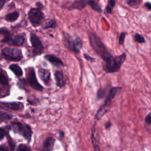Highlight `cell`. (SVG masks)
Returning a JSON list of instances; mask_svg holds the SVG:
<instances>
[{
    "mask_svg": "<svg viewBox=\"0 0 151 151\" xmlns=\"http://www.w3.org/2000/svg\"><path fill=\"white\" fill-rule=\"evenodd\" d=\"M88 38L91 47L104 62L113 57L111 54L108 52L104 45L97 35L94 34H89Z\"/></svg>",
    "mask_w": 151,
    "mask_h": 151,
    "instance_id": "cell-1",
    "label": "cell"
},
{
    "mask_svg": "<svg viewBox=\"0 0 151 151\" xmlns=\"http://www.w3.org/2000/svg\"><path fill=\"white\" fill-rule=\"evenodd\" d=\"M126 58V55L124 53L116 57H112L105 61L104 70L110 73L118 71L125 61Z\"/></svg>",
    "mask_w": 151,
    "mask_h": 151,
    "instance_id": "cell-2",
    "label": "cell"
},
{
    "mask_svg": "<svg viewBox=\"0 0 151 151\" xmlns=\"http://www.w3.org/2000/svg\"><path fill=\"white\" fill-rule=\"evenodd\" d=\"M3 56L8 60L18 61L22 58V53L20 50L6 47L3 48L2 51Z\"/></svg>",
    "mask_w": 151,
    "mask_h": 151,
    "instance_id": "cell-3",
    "label": "cell"
},
{
    "mask_svg": "<svg viewBox=\"0 0 151 151\" xmlns=\"http://www.w3.org/2000/svg\"><path fill=\"white\" fill-rule=\"evenodd\" d=\"M12 129L24 137L27 140H29L32 135V132L29 127L21 123H14L12 124Z\"/></svg>",
    "mask_w": 151,
    "mask_h": 151,
    "instance_id": "cell-4",
    "label": "cell"
},
{
    "mask_svg": "<svg viewBox=\"0 0 151 151\" xmlns=\"http://www.w3.org/2000/svg\"><path fill=\"white\" fill-rule=\"evenodd\" d=\"M28 18L31 23L35 27L40 25L44 18V15L39 8H32L28 13Z\"/></svg>",
    "mask_w": 151,
    "mask_h": 151,
    "instance_id": "cell-5",
    "label": "cell"
},
{
    "mask_svg": "<svg viewBox=\"0 0 151 151\" xmlns=\"http://www.w3.org/2000/svg\"><path fill=\"white\" fill-rule=\"evenodd\" d=\"M27 79L29 85L31 86L32 88H33L36 90H39V91L42 90L43 89L42 87L39 84V83L37 80L35 71L34 68H29L28 71L27 73Z\"/></svg>",
    "mask_w": 151,
    "mask_h": 151,
    "instance_id": "cell-6",
    "label": "cell"
},
{
    "mask_svg": "<svg viewBox=\"0 0 151 151\" xmlns=\"http://www.w3.org/2000/svg\"><path fill=\"white\" fill-rule=\"evenodd\" d=\"M30 40L32 46L34 48V53L36 55L41 54L44 49V47L39 38L35 34H33L31 35Z\"/></svg>",
    "mask_w": 151,
    "mask_h": 151,
    "instance_id": "cell-7",
    "label": "cell"
},
{
    "mask_svg": "<svg viewBox=\"0 0 151 151\" xmlns=\"http://www.w3.org/2000/svg\"><path fill=\"white\" fill-rule=\"evenodd\" d=\"M121 89L122 88L120 87H114L110 88L109 92L106 96V99L104 103L110 105L111 101L120 93Z\"/></svg>",
    "mask_w": 151,
    "mask_h": 151,
    "instance_id": "cell-8",
    "label": "cell"
},
{
    "mask_svg": "<svg viewBox=\"0 0 151 151\" xmlns=\"http://www.w3.org/2000/svg\"><path fill=\"white\" fill-rule=\"evenodd\" d=\"M45 58L47 60H48L49 62H50L53 65L58 68H60L63 65V63L62 61L54 55L47 54L45 55Z\"/></svg>",
    "mask_w": 151,
    "mask_h": 151,
    "instance_id": "cell-9",
    "label": "cell"
},
{
    "mask_svg": "<svg viewBox=\"0 0 151 151\" xmlns=\"http://www.w3.org/2000/svg\"><path fill=\"white\" fill-rule=\"evenodd\" d=\"M56 84L59 87H63L65 85V79L62 71H57L54 73Z\"/></svg>",
    "mask_w": 151,
    "mask_h": 151,
    "instance_id": "cell-10",
    "label": "cell"
},
{
    "mask_svg": "<svg viewBox=\"0 0 151 151\" xmlns=\"http://www.w3.org/2000/svg\"><path fill=\"white\" fill-rule=\"evenodd\" d=\"M38 74L40 77L44 82V83L47 84L49 82L51 76L49 70L44 68H40L38 70Z\"/></svg>",
    "mask_w": 151,
    "mask_h": 151,
    "instance_id": "cell-11",
    "label": "cell"
},
{
    "mask_svg": "<svg viewBox=\"0 0 151 151\" xmlns=\"http://www.w3.org/2000/svg\"><path fill=\"white\" fill-rule=\"evenodd\" d=\"M82 47V41L80 37H77L72 42L71 48L72 50L76 54H78Z\"/></svg>",
    "mask_w": 151,
    "mask_h": 151,
    "instance_id": "cell-12",
    "label": "cell"
},
{
    "mask_svg": "<svg viewBox=\"0 0 151 151\" xmlns=\"http://www.w3.org/2000/svg\"><path fill=\"white\" fill-rule=\"evenodd\" d=\"M54 145V139L52 137H48L45 140L43 147L40 151H52Z\"/></svg>",
    "mask_w": 151,
    "mask_h": 151,
    "instance_id": "cell-13",
    "label": "cell"
},
{
    "mask_svg": "<svg viewBox=\"0 0 151 151\" xmlns=\"http://www.w3.org/2000/svg\"><path fill=\"white\" fill-rule=\"evenodd\" d=\"M2 104L4 107L14 110H18L22 108H23V105L21 103L19 102H11V103H2Z\"/></svg>",
    "mask_w": 151,
    "mask_h": 151,
    "instance_id": "cell-14",
    "label": "cell"
},
{
    "mask_svg": "<svg viewBox=\"0 0 151 151\" xmlns=\"http://www.w3.org/2000/svg\"><path fill=\"white\" fill-rule=\"evenodd\" d=\"M88 0H78L73 2L71 7L73 9H82L88 5Z\"/></svg>",
    "mask_w": 151,
    "mask_h": 151,
    "instance_id": "cell-15",
    "label": "cell"
},
{
    "mask_svg": "<svg viewBox=\"0 0 151 151\" xmlns=\"http://www.w3.org/2000/svg\"><path fill=\"white\" fill-rule=\"evenodd\" d=\"M109 106V105H107L105 103H104L103 105H101L96 113V119L97 120H100L101 118H102V117L105 114V113L107 111Z\"/></svg>",
    "mask_w": 151,
    "mask_h": 151,
    "instance_id": "cell-16",
    "label": "cell"
},
{
    "mask_svg": "<svg viewBox=\"0 0 151 151\" xmlns=\"http://www.w3.org/2000/svg\"><path fill=\"white\" fill-rule=\"evenodd\" d=\"M9 42H11L14 45L21 46L24 42V38L22 35H17L11 39Z\"/></svg>",
    "mask_w": 151,
    "mask_h": 151,
    "instance_id": "cell-17",
    "label": "cell"
},
{
    "mask_svg": "<svg viewBox=\"0 0 151 151\" xmlns=\"http://www.w3.org/2000/svg\"><path fill=\"white\" fill-rule=\"evenodd\" d=\"M95 125L96 124H94V125L93 127L92 130H91V142H92V144L93 145L94 147V151H100V148L98 146L97 144V140L95 137L94 134H95V132H96V128H95Z\"/></svg>",
    "mask_w": 151,
    "mask_h": 151,
    "instance_id": "cell-18",
    "label": "cell"
},
{
    "mask_svg": "<svg viewBox=\"0 0 151 151\" xmlns=\"http://www.w3.org/2000/svg\"><path fill=\"white\" fill-rule=\"evenodd\" d=\"M9 69L16 75L18 76H21L22 75V71L21 67L17 64H11L9 65Z\"/></svg>",
    "mask_w": 151,
    "mask_h": 151,
    "instance_id": "cell-19",
    "label": "cell"
},
{
    "mask_svg": "<svg viewBox=\"0 0 151 151\" xmlns=\"http://www.w3.org/2000/svg\"><path fill=\"white\" fill-rule=\"evenodd\" d=\"M88 5L91 6V8L95 11L98 12H101L102 11L100 5L95 0H88Z\"/></svg>",
    "mask_w": 151,
    "mask_h": 151,
    "instance_id": "cell-20",
    "label": "cell"
},
{
    "mask_svg": "<svg viewBox=\"0 0 151 151\" xmlns=\"http://www.w3.org/2000/svg\"><path fill=\"white\" fill-rule=\"evenodd\" d=\"M19 17V13L17 11L9 13L5 16V19L9 22H12L15 21Z\"/></svg>",
    "mask_w": 151,
    "mask_h": 151,
    "instance_id": "cell-21",
    "label": "cell"
},
{
    "mask_svg": "<svg viewBox=\"0 0 151 151\" xmlns=\"http://www.w3.org/2000/svg\"><path fill=\"white\" fill-rule=\"evenodd\" d=\"M56 27V22L52 19L46 21L42 26L43 29H47L50 28H54Z\"/></svg>",
    "mask_w": 151,
    "mask_h": 151,
    "instance_id": "cell-22",
    "label": "cell"
},
{
    "mask_svg": "<svg viewBox=\"0 0 151 151\" xmlns=\"http://www.w3.org/2000/svg\"><path fill=\"white\" fill-rule=\"evenodd\" d=\"M115 4H116L115 0H109L106 6V10L108 14H110L113 8L115 6Z\"/></svg>",
    "mask_w": 151,
    "mask_h": 151,
    "instance_id": "cell-23",
    "label": "cell"
},
{
    "mask_svg": "<svg viewBox=\"0 0 151 151\" xmlns=\"http://www.w3.org/2000/svg\"><path fill=\"white\" fill-rule=\"evenodd\" d=\"M126 2L129 6L134 8L137 7L140 5L141 0H126Z\"/></svg>",
    "mask_w": 151,
    "mask_h": 151,
    "instance_id": "cell-24",
    "label": "cell"
},
{
    "mask_svg": "<svg viewBox=\"0 0 151 151\" xmlns=\"http://www.w3.org/2000/svg\"><path fill=\"white\" fill-rule=\"evenodd\" d=\"M0 83L2 85H7L8 83L6 77L1 71H0Z\"/></svg>",
    "mask_w": 151,
    "mask_h": 151,
    "instance_id": "cell-25",
    "label": "cell"
},
{
    "mask_svg": "<svg viewBox=\"0 0 151 151\" xmlns=\"http://www.w3.org/2000/svg\"><path fill=\"white\" fill-rule=\"evenodd\" d=\"M11 119V116L8 114L4 113L3 111H0V123L4 121L7 120L8 119Z\"/></svg>",
    "mask_w": 151,
    "mask_h": 151,
    "instance_id": "cell-26",
    "label": "cell"
},
{
    "mask_svg": "<svg viewBox=\"0 0 151 151\" xmlns=\"http://www.w3.org/2000/svg\"><path fill=\"white\" fill-rule=\"evenodd\" d=\"M17 151H31V148L26 145L21 144L19 145Z\"/></svg>",
    "mask_w": 151,
    "mask_h": 151,
    "instance_id": "cell-27",
    "label": "cell"
},
{
    "mask_svg": "<svg viewBox=\"0 0 151 151\" xmlns=\"http://www.w3.org/2000/svg\"><path fill=\"white\" fill-rule=\"evenodd\" d=\"M134 40L139 43H143L145 41L144 37L139 34H136L134 36Z\"/></svg>",
    "mask_w": 151,
    "mask_h": 151,
    "instance_id": "cell-28",
    "label": "cell"
},
{
    "mask_svg": "<svg viewBox=\"0 0 151 151\" xmlns=\"http://www.w3.org/2000/svg\"><path fill=\"white\" fill-rule=\"evenodd\" d=\"M106 88L100 89L97 92V98L99 99L104 97V96L106 95Z\"/></svg>",
    "mask_w": 151,
    "mask_h": 151,
    "instance_id": "cell-29",
    "label": "cell"
},
{
    "mask_svg": "<svg viewBox=\"0 0 151 151\" xmlns=\"http://www.w3.org/2000/svg\"><path fill=\"white\" fill-rule=\"evenodd\" d=\"M125 37H126V32H122L120 34V35L119 36V43L120 45L123 44Z\"/></svg>",
    "mask_w": 151,
    "mask_h": 151,
    "instance_id": "cell-30",
    "label": "cell"
},
{
    "mask_svg": "<svg viewBox=\"0 0 151 151\" xmlns=\"http://www.w3.org/2000/svg\"><path fill=\"white\" fill-rule=\"evenodd\" d=\"M145 122L151 125V112L149 113L145 117Z\"/></svg>",
    "mask_w": 151,
    "mask_h": 151,
    "instance_id": "cell-31",
    "label": "cell"
},
{
    "mask_svg": "<svg viewBox=\"0 0 151 151\" xmlns=\"http://www.w3.org/2000/svg\"><path fill=\"white\" fill-rule=\"evenodd\" d=\"M9 145L11 146V149L12 151H14V149L15 148V143L13 142V141L11 139H10V140H9Z\"/></svg>",
    "mask_w": 151,
    "mask_h": 151,
    "instance_id": "cell-32",
    "label": "cell"
},
{
    "mask_svg": "<svg viewBox=\"0 0 151 151\" xmlns=\"http://www.w3.org/2000/svg\"><path fill=\"white\" fill-rule=\"evenodd\" d=\"M7 94H8V92L6 91V90H0V97L5 96Z\"/></svg>",
    "mask_w": 151,
    "mask_h": 151,
    "instance_id": "cell-33",
    "label": "cell"
},
{
    "mask_svg": "<svg viewBox=\"0 0 151 151\" xmlns=\"http://www.w3.org/2000/svg\"><path fill=\"white\" fill-rule=\"evenodd\" d=\"M4 136H5V131L2 129L0 128V140H2L4 138Z\"/></svg>",
    "mask_w": 151,
    "mask_h": 151,
    "instance_id": "cell-34",
    "label": "cell"
},
{
    "mask_svg": "<svg viewBox=\"0 0 151 151\" xmlns=\"http://www.w3.org/2000/svg\"><path fill=\"white\" fill-rule=\"evenodd\" d=\"M84 57L86 58V60H89V61H93L94 60V58H93L90 57L88 55H87V54H84Z\"/></svg>",
    "mask_w": 151,
    "mask_h": 151,
    "instance_id": "cell-35",
    "label": "cell"
},
{
    "mask_svg": "<svg viewBox=\"0 0 151 151\" xmlns=\"http://www.w3.org/2000/svg\"><path fill=\"white\" fill-rule=\"evenodd\" d=\"M145 6L147 8V9L149 10H151V4L150 2H146L145 4Z\"/></svg>",
    "mask_w": 151,
    "mask_h": 151,
    "instance_id": "cell-36",
    "label": "cell"
},
{
    "mask_svg": "<svg viewBox=\"0 0 151 151\" xmlns=\"http://www.w3.org/2000/svg\"><path fill=\"white\" fill-rule=\"evenodd\" d=\"M5 0H0V10L3 7L4 5L5 4Z\"/></svg>",
    "mask_w": 151,
    "mask_h": 151,
    "instance_id": "cell-37",
    "label": "cell"
},
{
    "mask_svg": "<svg viewBox=\"0 0 151 151\" xmlns=\"http://www.w3.org/2000/svg\"><path fill=\"white\" fill-rule=\"evenodd\" d=\"M111 123H110V122H107V123H106V129H109L110 127H111Z\"/></svg>",
    "mask_w": 151,
    "mask_h": 151,
    "instance_id": "cell-38",
    "label": "cell"
},
{
    "mask_svg": "<svg viewBox=\"0 0 151 151\" xmlns=\"http://www.w3.org/2000/svg\"><path fill=\"white\" fill-rule=\"evenodd\" d=\"M37 5L38 6V8H39V9H42V5L41 3L37 2Z\"/></svg>",
    "mask_w": 151,
    "mask_h": 151,
    "instance_id": "cell-39",
    "label": "cell"
},
{
    "mask_svg": "<svg viewBox=\"0 0 151 151\" xmlns=\"http://www.w3.org/2000/svg\"><path fill=\"white\" fill-rule=\"evenodd\" d=\"M0 151H7L6 149H5L4 147L0 146Z\"/></svg>",
    "mask_w": 151,
    "mask_h": 151,
    "instance_id": "cell-40",
    "label": "cell"
}]
</instances>
